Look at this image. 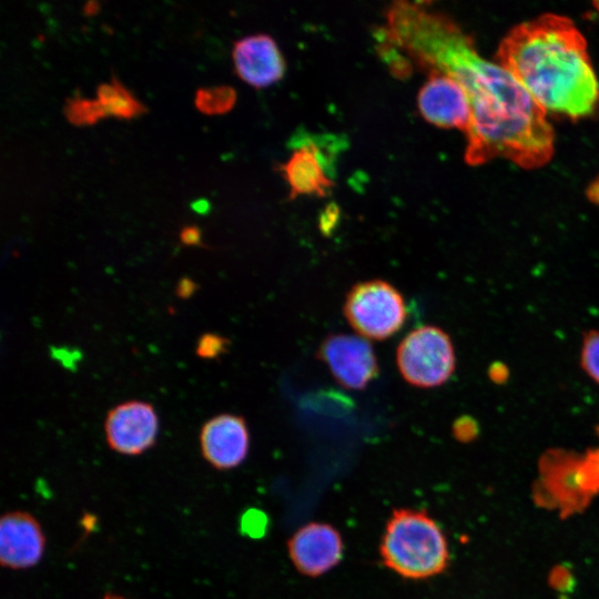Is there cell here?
<instances>
[{
	"label": "cell",
	"mask_w": 599,
	"mask_h": 599,
	"mask_svg": "<svg viewBox=\"0 0 599 599\" xmlns=\"http://www.w3.org/2000/svg\"><path fill=\"white\" fill-rule=\"evenodd\" d=\"M382 32L420 68L461 85L471 106L465 152L470 165L501 156L535 169L550 160L554 131L546 111L508 70L479 55L454 21L422 3L397 1Z\"/></svg>",
	"instance_id": "cell-1"
},
{
	"label": "cell",
	"mask_w": 599,
	"mask_h": 599,
	"mask_svg": "<svg viewBox=\"0 0 599 599\" xmlns=\"http://www.w3.org/2000/svg\"><path fill=\"white\" fill-rule=\"evenodd\" d=\"M497 58L545 111L575 119L593 112L599 84L586 41L570 19L548 13L515 27Z\"/></svg>",
	"instance_id": "cell-2"
},
{
	"label": "cell",
	"mask_w": 599,
	"mask_h": 599,
	"mask_svg": "<svg viewBox=\"0 0 599 599\" xmlns=\"http://www.w3.org/2000/svg\"><path fill=\"white\" fill-rule=\"evenodd\" d=\"M385 566L407 579L441 573L449 560L447 539L425 511L397 509L389 518L380 542Z\"/></svg>",
	"instance_id": "cell-3"
},
{
	"label": "cell",
	"mask_w": 599,
	"mask_h": 599,
	"mask_svg": "<svg viewBox=\"0 0 599 599\" xmlns=\"http://www.w3.org/2000/svg\"><path fill=\"white\" fill-rule=\"evenodd\" d=\"M599 494V481L583 456L561 449L541 456L532 489L536 504L562 518L581 512Z\"/></svg>",
	"instance_id": "cell-4"
},
{
	"label": "cell",
	"mask_w": 599,
	"mask_h": 599,
	"mask_svg": "<svg viewBox=\"0 0 599 599\" xmlns=\"http://www.w3.org/2000/svg\"><path fill=\"white\" fill-rule=\"evenodd\" d=\"M344 314L362 336L386 339L405 324L407 307L400 292L383 280L355 284L347 293Z\"/></svg>",
	"instance_id": "cell-5"
},
{
	"label": "cell",
	"mask_w": 599,
	"mask_h": 599,
	"mask_svg": "<svg viewBox=\"0 0 599 599\" xmlns=\"http://www.w3.org/2000/svg\"><path fill=\"white\" fill-rule=\"evenodd\" d=\"M396 363L403 378L420 388L447 382L455 370V351L441 328L426 325L409 332L399 343Z\"/></svg>",
	"instance_id": "cell-6"
},
{
	"label": "cell",
	"mask_w": 599,
	"mask_h": 599,
	"mask_svg": "<svg viewBox=\"0 0 599 599\" xmlns=\"http://www.w3.org/2000/svg\"><path fill=\"white\" fill-rule=\"evenodd\" d=\"M317 357L345 388L364 389L379 374L376 354L364 337L334 334L319 345Z\"/></svg>",
	"instance_id": "cell-7"
},
{
	"label": "cell",
	"mask_w": 599,
	"mask_h": 599,
	"mask_svg": "<svg viewBox=\"0 0 599 599\" xmlns=\"http://www.w3.org/2000/svg\"><path fill=\"white\" fill-rule=\"evenodd\" d=\"M109 447L122 455H140L154 446L159 418L154 407L141 400H129L113 407L104 423Z\"/></svg>",
	"instance_id": "cell-8"
},
{
	"label": "cell",
	"mask_w": 599,
	"mask_h": 599,
	"mask_svg": "<svg viewBox=\"0 0 599 599\" xmlns=\"http://www.w3.org/2000/svg\"><path fill=\"white\" fill-rule=\"evenodd\" d=\"M417 105L422 116L429 123L458 129L465 133L471 123V106L461 85L453 78L430 72L420 88Z\"/></svg>",
	"instance_id": "cell-9"
},
{
	"label": "cell",
	"mask_w": 599,
	"mask_h": 599,
	"mask_svg": "<svg viewBox=\"0 0 599 599\" xmlns=\"http://www.w3.org/2000/svg\"><path fill=\"white\" fill-rule=\"evenodd\" d=\"M343 540L329 524L309 522L301 527L288 541V554L303 575L316 577L335 567L343 556Z\"/></svg>",
	"instance_id": "cell-10"
},
{
	"label": "cell",
	"mask_w": 599,
	"mask_h": 599,
	"mask_svg": "<svg viewBox=\"0 0 599 599\" xmlns=\"http://www.w3.org/2000/svg\"><path fill=\"white\" fill-rule=\"evenodd\" d=\"M200 447L204 459L215 469L237 467L245 460L250 447L244 418L233 414L210 418L201 428Z\"/></svg>",
	"instance_id": "cell-11"
},
{
	"label": "cell",
	"mask_w": 599,
	"mask_h": 599,
	"mask_svg": "<svg viewBox=\"0 0 599 599\" xmlns=\"http://www.w3.org/2000/svg\"><path fill=\"white\" fill-rule=\"evenodd\" d=\"M45 537L39 521L29 512H6L0 520V562L21 570L35 566L44 554Z\"/></svg>",
	"instance_id": "cell-12"
},
{
	"label": "cell",
	"mask_w": 599,
	"mask_h": 599,
	"mask_svg": "<svg viewBox=\"0 0 599 599\" xmlns=\"http://www.w3.org/2000/svg\"><path fill=\"white\" fill-rule=\"evenodd\" d=\"M236 74L247 84L261 89L280 81L285 73L284 58L267 34H253L237 40L232 50Z\"/></svg>",
	"instance_id": "cell-13"
},
{
	"label": "cell",
	"mask_w": 599,
	"mask_h": 599,
	"mask_svg": "<svg viewBox=\"0 0 599 599\" xmlns=\"http://www.w3.org/2000/svg\"><path fill=\"white\" fill-rule=\"evenodd\" d=\"M325 167L324 156L314 143H304L295 149L280 169L290 186V199L325 196L334 186Z\"/></svg>",
	"instance_id": "cell-14"
},
{
	"label": "cell",
	"mask_w": 599,
	"mask_h": 599,
	"mask_svg": "<svg viewBox=\"0 0 599 599\" xmlns=\"http://www.w3.org/2000/svg\"><path fill=\"white\" fill-rule=\"evenodd\" d=\"M97 100L106 116L130 120L146 112V108L114 77L97 88Z\"/></svg>",
	"instance_id": "cell-15"
},
{
	"label": "cell",
	"mask_w": 599,
	"mask_h": 599,
	"mask_svg": "<svg viewBox=\"0 0 599 599\" xmlns=\"http://www.w3.org/2000/svg\"><path fill=\"white\" fill-rule=\"evenodd\" d=\"M236 100V93L233 88L219 85L211 88H200L195 92V108L206 114H223L230 111Z\"/></svg>",
	"instance_id": "cell-16"
},
{
	"label": "cell",
	"mask_w": 599,
	"mask_h": 599,
	"mask_svg": "<svg viewBox=\"0 0 599 599\" xmlns=\"http://www.w3.org/2000/svg\"><path fill=\"white\" fill-rule=\"evenodd\" d=\"M65 119L73 125H92L106 114L97 99L72 97L63 105Z\"/></svg>",
	"instance_id": "cell-17"
},
{
	"label": "cell",
	"mask_w": 599,
	"mask_h": 599,
	"mask_svg": "<svg viewBox=\"0 0 599 599\" xmlns=\"http://www.w3.org/2000/svg\"><path fill=\"white\" fill-rule=\"evenodd\" d=\"M580 359L587 375L599 384V332H590L586 335Z\"/></svg>",
	"instance_id": "cell-18"
},
{
	"label": "cell",
	"mask_w": 599,
	"mask_h": 599,
	"mask_svg": "<svg viewBox=\"0 0 599 599\" xmlns=\"http://www.w3.org/2000/svg\"><path fill=\"white\" fill-rule=\"evenodd\" d=\"M229 345L227 338L215 333H205L199 338L195 353L201 358L214 359L224 354Z\"/></svg>",
	"instance_id": "cell-19"
},
{
	"label": "cell",
	"mask_w": 599,
	"mask_h": 599,
	"mask_svg": "<svg viewBox=\"0 0 599 599\" xmlns=\"http://www.w3.org/2000/svg\"><path fill=\"white\" fill-rule=\"evenodd\" d=\"M241 527L243 532L251 537L258 538L265 534L267 518L264 512L256 509H250L243 515Z\"/></svg>",
	"instance_id": "cell-20"
},
{
	"label": "cell",
	"mask_w": 599,
	"mask_h": 599,
	"mask_svg": "<svg viewBox=\"0 0 599 599\" xmlns=\"http://www.w3.org/2000/svg\"><path fill=\"white\" fill-rule=\"evenodd\" d=\"M549 577L551 587L558 591H567L573 585V578L570 575V571L564 567L554 568Z\"/></svg>",
	"instance_id": "cell-21"
},
{
	"label": "cell",
	"mask_w": 599,
	"mask_h": 599,
	"mask_svg": "<svg viewBox=\"0 0 599 599\" xmlns=\"http://www.w3.org/2000/svg\"><path fill=\"white\" fill-rule=\"evenodd\" d=\"M180 241L184 245H202V232L196 225H186L180 232Z\"/></svg>",
	"instance_id": "cell-22"
},
{
	"label": "cell",
	"mask_w": 599,
	"mask_h": 599,
	"mask_svg": "<svg viewBox=\"0 0 599 599\" xmlns=\"http://www.w3.org/2000/svg\"><path fill=\"white\" fill-rule=\"evenodd\" d=\"M196 291V284L189 277H183L176 285V295L181 298L191 297Z\"/></svg>",
	"instance_id": "cell-23"
},
{
	"label": "cell",
	"mask_w": 599,
	"mask_h": 599,
	"mask_svg": "<svg viewBox=\"0 0 599 599\" xmlns=\"http://www.w3.org/2000/svg\"><path fill=\"white\" fill-rule=\"evenodd\" d=\"M585 458L592 474L599 481V447L587 451Z\"/></svg>",
	"instance_id": "cell-24"
},
{
	"label": "cell",
	"mask_w": 599,
	"mask_h": 599,
	"mask_svg": "<svg viewBox=\"0 0 599 599\" xmlns=\"http://www.w3.org/2000/svg\"><path fill=\"white\" fill-rule=\"evenodd\" d=\"M337 209L335 206H328L326 212L324 213L321 222V227L323 231L331 230L332 225H334L337 216Z\"/></svg>",
	"instance_id": "cell-25"
},
{
	"label": "cell",
	"mask_w": 599,
	"mask_h": 599,
	"mask_svg": "<svg viewBox=\"0 0 599 599\" xmlns=\"http://www.w3.org/2000/svg\"><path fill=\"white\" fill-rule=\"evenodd\" d=\"M191 209L197 214H206L210 210V203L205 199H197L190 204Z\"/></svg>",
	"instance_id": "cell-26"
},
{
	"label": "cell",
	"mask_w": 599,
	"mask_h": 599,
	"mask_svg": "<svg viewBox=\"0 0 599 599\" xmlns=\"http://www.w3.org/2000/svg\"><path fill=\"white\" fill-rule=\"evenodd\" d=\"M100 9V3L95 0H89L85 2L83 7V14L84 16H94L98 13Z\"/></svg>",
	"instance_id": "cell-27"
},
{
	"label": "cell",
	"mask_w": 599,
	"mask_h": 599,
	"mask_svg": "<svg viewBox=\"0 0 599 599\" xmlns=\"http://www.w3.org/2000/svg\"><path fill=\"white\" fill-rule=\"evenodd\" d=\"M103 599H126V598L121 597V596H116V595H110V593H108V595H105V596L103 597Z\"/></svg>",
	"instance_id": "cell-28"
}]
</instances>
